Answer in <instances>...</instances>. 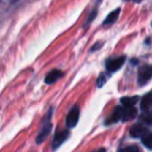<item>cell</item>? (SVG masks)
<instances>
[{"instance_id":"obj_7","label":"cell","mask_w":152,"mask_h":152,"mask_svg":"<svg viewBox=\"0 0 152 152\" xmlns=\"http://www.w3.org/2000/svg\"><path fill=\"white\" fill-rule=\"evenodd\" d=\"M63 76V72L61 70H52L50 71L45 77V83L47 85H51V83H54L55 81L57 80L58 78H61Z\"/></svg>"},{"instance_id":"obj_14","label":"cell","mask_w":152,"mask_h":152,"mask_svg":"<svg viewBox=\"0 0 152 152\" xmlns=\"http://www.w3.org/2000/svg\"><path fill=\"white\" fill-rule=\"evenodd\" d=\"M118 152H140L139 148L137 146H128V147H125L120 149Z\"/></svg>"},{"instance_id":"obj_20","label":"cell","mask_w":152,"mask_h":152,"mask_svg":"<svg viewBox=\"0 0 152 152\" xmlns=\"http://www.w3.org/2000/svg\"><path fill=\"white\" fill-rule=\"evenodd\" d=\"M151 25H152V23H151Z\"/></svg>"},{"instance_id":"obj_4","label":"cell","mask_w":152,"mask_h":152,"mask_svg":"<svg viewBox=\"0 0 152 152\" xmlns=\"http://www.w3.org/2000/svg\"><path fill=\"white\" fill-rule=\"evenodd\" d=\"M124 63H125V56H120V57H117V58L108 59L106 61V68H107V70L110 72H116L122 67Z\"/></svg>"},{"instance_id":"obj_18","label":"cell","mask_w":152,"mask_h":152,"mask_svg":"<svg viewBox=\"0 0 152 152\" xmlns=\"http://www.w3.org/2000/svg\"><path fill=\"white\" fill-rule=\"evenodd\" d=\"M100 46H101V45H100V43H96V44L94 45V46L91 48V51H95L96 49H97V48H99Z\"/></svg>"},{"instance_id":"obj_12","label":"cell","mask_w":152,"mask_h":152,"mask_svg":"<svg viewBox=\"0 0 152 152\" xmlns=\"http://www.w3.org/2000/svg\"><path fill=\"white\" fill-rule=\"evenodd\" d=\"M152 106V94H146L141 100V108L144 110Z\"/></svg>"},{"instance_id":"obj_16","label":"cell","mask_w":152,"mask_h":152,"mask_svg":"<svg viewBox=\"0 0 152 152\" xmlns=\"http://www.w3.org/2000/svg\"><path fill=\"white\" fill-rule=\"evenodd\" d=\"M105 80H106V78H105V76H104V74H101V75L99 76L98 80H97V87L98 88H101L102 86L105 83Z\"/></svg>"},{"instance_id":"obj_15","label":"cell","mask_w":152,"mask_h":152,"mask_svg":"<svg viewBox=\"0 0 152 152\" xmlns=\"http://www.w3.org/2000/svg\"><path fill=\"white\" fill-rule=\"evenodd\" d=\"M96 15H97V10H94L93 12H92L91 14H90V16H89V18L87 19V21H86V23H85V27H87L88 26V24L90 23L91 21H93L94 19H95V17H96Z\"/></svg>"},{"instance_id":"obj_3","label":"cell","mask_w":152,"mask_h":152,"mask_svg":"<svg viewBox=\"0 0 152 152\" xmlns=\"http://www.w3.org/2000/svg\"><path fill=\"white\" fill-rule=\"evenodd\" d=\"M78 120H79V110L77 106H74L69 112V114L67 115V118H66L67 127H69V128L75 127L76 124L78 123Z\"/></svg>"},{"instance_id":"obj_11","label":"cell","mask_w":152,"mask_h":152,"mask_svg":"<svg viewBox=\"0 0 152 152\" xmlns=\"http://www.w3.org/2000/svg\"><path fill=\"white\" fill-rule=\"evenodd\" d=\"M139 100V96H132V97H122L121 98V103L126 107H133L135 103Z\"/></svg>"},{"instance_id":"obj_9","label":"cell","mask_w":152,"mask_h":152,"mask_svg":"<svg viewBox=\"0 0 152 152\" xmlns=\"http://www.w3.org/2000/svg\"><path fill=\"white\" fill-rule=\"evenodd\" d=\"M137 116V110L134 107H127L123 110V122H127V121H130L132 119H134Z\"/></svg>"},{"instance_id":"obj_2","label":"cell","mask_w":152,"mask_h":152,"mask_svg":"<svg viewBox=\"0 0 152 152\" xmlns=\"http://www.w3.org/2000/svg\"><path fill=\"white\" fill-rule=\"evenodd\" d=\"M152 78V66L145 65L139 69L137 73V80L140 85H145L147 81Z\"/></svg>"},{"instance_id":"obj_5","label":"cell","mask_w":152,"mask_h":152,"mask_svg":"<svg viewBox=\"0 0 152 152\" xmlns=\"http://www.w3.org/2000/svg\"><path fill=\"white\" fill-rule=\"evenodd\" d=\"M147 132V127L144 126L143 124H140V123L133 125L130 128V135L133 137H143Z\"/></svg>"},{"instance_id":"obj_13","label":"cell","mask_w":152,"mask_h":152,"mask_svg":"<svg viewBox=\"0 0 152 152\" xmlns=\"http://www.w3.org/2000/svg\"><path fill=\"white\" fill-rule=\"evenodd\" d=\"M142 142H143L145 147H147L148 149H152V132L148 131V132L142 137Z\"/></svg>"},{"instance_id":"obj_8","label":"cell","mask_w":152,"mask_h":152,"mask_svg":"<svg viewBox=\"0 0 152 152\" xmlns=\"http://www.w3.org/2000/svg\"><path fill=\"white\" fill-rule=\"evenodd\" d=\"M122 118H123V110L120 107V106H117V107H115L114 112H113V114L110 115V118L106 120L105 124H113V123H116V122H118L119 120H121Z\"/></svg>"},{"instance_id":"obj_6","label":"cell","mask_w":152,"mask_h":152,"mask_svg":"<svg viewBox=\"0 0 152 152\" xmlns=\"http://www.w3.org/2000/svg\"><path fill=\"white\" fill-rule=\"evenodd\" d=\"M67 137H68V131L67 130L57 131L54 135V139H53V143H52L53 149H56L57 147H59Z\"/></svg>"},{"instance_id":"obj_1","label":"cell","mask_w":152,"mask_h":152,"mask_svg":"<svg viewBox=\"0 0 152 152\" xmlns=\"http://www.w3.org/2000/svg\"><path fill=\"white\" fill-rule=\"evenodd\" d=\"M51 115H52V110H49L47 116L45 117L44 121H43V128L36 139L37 144L43 143L46 140V137H48L49 133H50L51 128H52V125H51Z\"/></svg>"},{"instance_id":"obj_17","label":"cell","mask_w":152,"mask_h":152,"mask_svg":"<svg viewBox=\"0 0 152 152\" xmlns=\"http://www.w3.org/2000/svg\"><path fill=\"white\" fill-rule=\"evenodd\" d=\"M141 119H142L143 121H146V122H147L148 124H152V118H151V116H150V115H148V114L142 115V116H141Z\"/></svg>"},{"instance_id":"obj_19","label":"cell","mask_w":152,"mask_h":152,"mask_svg":"<svg viewBox=\"0 0 152 152\" xmlns=\"http://www.w3.org/2000/svg\"><path fill=\"white\" fill-rule=\"evenodd\" d=\"M94 152H106V151H105V149H104V148H100V149L95 150Z\"/></svg>"},{"instance_id":"obj_10","label":"cell","mask_w":152,"mask_h":152,"mask_svg":"<svg viewBox=\"0 0 152 152\" xmlns=\"http://www.w3.org/2000/svg\"><path fill=\"white\" fill-rule=\"evenodd\" d=\"M120 7H118L117 10H115V11H113L110 14H108L107 17L105 18V20H104L103 22V25H110V24H113L115 23V22L117 21V19H118L119 15H120Z\"/></svg>"}]
</instances>
